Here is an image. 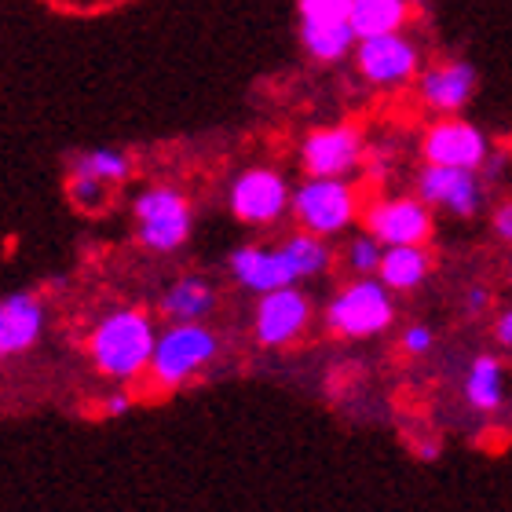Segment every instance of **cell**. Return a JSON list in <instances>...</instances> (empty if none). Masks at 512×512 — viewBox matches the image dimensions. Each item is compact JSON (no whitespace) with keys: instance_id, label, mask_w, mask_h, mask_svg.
I'll use <instances>...</instances> for the list:
<instances>
[{"instance_id":"1","label":"cell","mask_w":512,"mask_h":512,"mask_svg":"<svg viewBox=\"0 0 512 512\" xmlns=\"http://www.w3.org/2000/svg\"><path fill=\"white\" fill-rule=\"evenodd\" d=\"M158 326L143 308H114L88 333V359L114 384H132L150 370Z\"/></svg>"},{"instance_id":"2","label":"cell","mask_w":512,"mask_h":512,"mask_svg":"<svg viewBox=\"0 0 512 512\" xmlns=\"http://www.w3.org/2000/svg\"><path fill=\"white\" fill-rule=\"evenodd\" d=\"M348 63L366 88L395 96V92H406V88L417 85V77L428 63V52L425 41L414 30H399L381 33V37H363L355 44Z\"/></svg>"},{"instance_id":"3","label":"cell","mask_w":512,"mask_h":512,"mask_svg":"<svg viewBox=\"0 0 512 512\" xmlns=\"http://www.w3.org/2000/svg\"><path fill=\"white\" fill-rule=\"evenodd\" d=\"M322 322L341 341H374L392 330L395 322V293L377 275L348 278L322 311Z\"/></svg>"},{"instance_id":"4","label":"cell","mask_w":512,"mask_h":512,"mask_svg":"<svg viewBox=\"0 0 512 512\" xmlns=\"http://www.w3.org/2000/svg\"><path fill=\"white\" fill-rule=\"evenodd\" d=\"M366 198L355 180H337V176H304V183L293 187V205L289 216L300 231H311L319 238H337L355 220H363Z\"/></svg>"},{"instance_id":"5","label":"cell","mask_w":512,"mask_h":512,"mask_svg":"<svg viewBox=\"0 0 512 512\" xmlns=\"http://www.w3.org/2000/svg\"><path fill=\"white\" fill-rule=\"evenodd\" d=\"M220 355V337L205 322H169L158 333L154 359H150V388L158 392H176L187 381L209 370Z\"/></svg>"},{"instance_id":"6","label":"cell","mask_w":512,"mask_h":512,"mask_svg":"<svg viewBox=\"0 0 512 512\" xmlns=\"http://www.w3.org/2000/svg\"><path fill=\"white\" fill-rule=\"evenodd\" d=\"M297 37L311 63H348L359 44L352 26V0H297Z\"/></svg>"},{"instance_id":"7","label":"cell","mask_w":512,"mask_h":512,"mask_svg":"<svg viewBox=\"0 0 512 512\" xmlns=\"http://www.w3.org/2000/svg\"><path fill=\"white\" fill-rule=\"evenodd\" d=\"M300 169L304 176H337V180H355V172L366 169L370 158V136L355 121H333V125L311 128L300 139Z\"/></svg>"},{"instance_id":"8","label":"cell","mask_w":512,"mask_h":512,"mask_svg":"<svg viewBox=\"0 0 512 512\" xmlns=\"http://www.w3.org/2000/svg\"><path fill=\"white\" fill-rule=\"evenodd\" d=\"M132 216H136L139 246L150 253H176L191 238L194 209L180 187H169V183L147 187L132 205Z\"/></svg>"},{"instance_id":"9","label":"cell","mask_w":512,"mask_h":512,"mask_svg":"<svg viewBox=\"0 0 512 512\" xmlns=\"http://www.w3.org/2000/svg\"><path fill=\"white\" fill-rule=\"evenodd\" d=\"M417 154L425 165H447V169L483 172L494 158V143L476 121L461 118H432L417 136Z\"/></svg>"},{"instance_id":"10","label":"cell","mask_w":512,"mask_h":512,"mask_svg":"<svg viewBox=\"0 0 512 512\" xmlns=\"http://www.w3.org/2000/svg\"><path fill=\"white\" fill-rule=\"evenodd\" d=\"M227 205L231 216L246 227H275L289 216L293 205V187L271 165H249L227 187Z\"/></svg>"},{"instance_id":"11","label":"cell","mask_w":512,"mask_h":512,"mask_svg":"<svg viewBox=\"0 0 512 512\" xmlns=\"http://www.w3.org/2000/svg\"><path fill=\"white\" fill-rule=\"evenodd\" d=\"M476 88H480V74L469 59L439 55V59H428L410 92L428 118H454V114H465Z\"/></svg>"},{"instance_id":"12","label":"cell","mask_w":512,"mask_h":512,"mask_svg":"<svg viewBox=\"0 0 512 512\" xmlns=\"http://www.w3.org/2000/svg\"><path fill=\"white\" fill-rule=\"evenodd\" d=\"M363 227L381 238L384 246H428L436 231V209L417 194H381L366 202Z\"/></svg>"},{"instance_id":"13","label":"cell","mask_w":512,"mask_h":512,"mask_svg":"<svg viewBox=\"0 0 512 512\" xmlns=\"http://www.w3.org/2000/svg\"><path fill=\"white\" fill-rule=\"evenodd\" d=\"M414 194L436 213H450L458 220H472L487 202V180L483 172L447 169V165H425L414 176Z\"/></svg>"},{"instance_id":"14","label":"cell","mask_w":512,"mask_h":512,"mask_svg":"<svg viewBox=\"0 0 512 512\" xmlns=\"http://www.w3.org/2000/svg\"><path fill=\"white\" fill-rule=\"evenodd\" d=\"M311 297L304 289L286 286L275 293H264L253 311V337L260 348H289L297 344L311 326Z\"/></svg>"},{"instance_id":"15","label":"cell","mask_w":512,"mask_h":512,"mask_svg":"<svg viewBox=\"0 0 512 512\" xmlns=\"http://www.w3.org/2000/svg\"><path fill=\"white\" fill-rule=\"evenodd\" d=\"M227 271L238 286L264 297V293H275V289L297 286V275L289 267L282 246H260V242H249V246H238L227 260Z\"/></svg>"},{"instance_id":"16","label":"cell","mask_w":512,"mask_h":512,"mask_svg":"<svg viewBox=\"0 0 512 512\" xmlns=\"http://www.w3.org/2000/svg\"><path fill=\"white\" fill-rule=\"evenodd\" d=\"M44 333V304L33 293H8L0 297V355L30 352Z\"/></svg>"},{"instance_id":"17","label":"cell","mask_w":512,"mask_h":512,"mask_svg":"<svg viewBox=\"0 0 512 512\" xmlns=\"http://www.w3.org/2000/svg\"><path fill=\"white\" fill-rule=\"evenodd\" d=\"M417 0H352V26L363 37L414 30Z\"/></svg>"},{"instance_id":"18","label":"cell","mask_w":512,"mask_h":512,"mask_svg":"<svg viewBox=\"0 0 512 512\" xmlns=\"http://www.w3.org/2000/svg\"><path fill=\"white\" fill-rule=\"evenodd\" d=\"M216 308V286L202 275L176 278L165 297H161V315L169 322H205Z\"/></svg>"},{"instance_id":"19","label":"cell","mask_w":512,"mask_h":512,"mask_svg":"<svg viewBox=\"0 0 512 512\" xmlns=\"http://www.w3.org/2000/svg\"><path fill=\"white\" fill-rule=\"evenodd\" d=\"M505 395H509V384H505L502 359L491 352L476 355L465 370V403L480 414H498L505 406Z\"/></svg>"},{"instance_id":"20","label":"cell","mask_w":512,"mask_h":512,"mask_svg":"<svg viewBox=\"0 0 512 512\" xmlns=\"http://www.w3.org/2000/svg\"><path fill=\"white\" fill-rule=\"evenodd\" d=\"M428 275H432V253H428V246H384L377 278L392 293H414V289L425 286Z\"/></svg>"},{"instance_id":"21","label":"cell","mask_w":512,"mask_h":512,"mask_svg":"<svg viewBox=\"0 0 512 512\" xmlns=\"http://www.w3.org/2000/svg\"><path fill=\"white\" fill-rule=\"evenodd\" d=\"M278 246H282V253H286V260H289V267H293L297 282L322 278L333 267L330 238H319V235H311V231H300V227H297V231L282 238Z\"/></svg>"},{"instance_id":"22","label":"cell","mask_w":512,"mask_h":512,"mask_svg":"<svg viewBox=\"0 0 512 512\" xmlns=\"http://www.w3.org/2000/svg\"><path fill=\"white\" fill-rule=\"evenodd\" d=\"M70 172H88V176H96V180L110 183V187H118V183L128 180V172H132V161H128L125 150L118 147H92V150H81L74 154V165Z\"/></svg>"},{"instance_id":"23","label":"cell","mask_w":512,"mask_h":512,"mask_svg":"<svg viewBox=\"0 0 512 512\" xmlns=\"http://www.w3.org/2000/svg\"><path fill=\"white\" fill-rule=\"evenodd\" d=\"M341 260H344V267H348V275H355V278L377 275L384 260V242L377 235H370V231H359V235L348 238Z\"/></svg>"},{"instance_id":"24","label":"cell","mask_w":512,"mask_h":512,"mask_svg":"<svg viewBox=\"0 0 512 512\" xmlns=\"http://www.w3.org/2000/svg\"><path fill=\"white\" fill-rule=\"evenodd\" d=\"M66 194H70V202H74L77 209H85V213H96V209H103V205H107L110 183L96 180V176H88V172H70Z\"/></svg>"},{"instance_id":"25","label":"cell","mask_w":512,"mask_h":512,"mask_svg":"<svg viewBox=\"0 0 512 512\" xmlns=\"http://www.w3.org/2000/svg\"><path fill=\"white\" fill-rule=\"evenodd\" d=\"M432 348H436V330H432V326H425V322L403 326V333H399V352L410 355V359H421V355H428Z\"/></svg>"},{"instance_id":"26","label":"cell","mask_w":512,"mask_h":512,"mask_svg":"<svg viewBox=\"0 0 512 512\" xmlns=\"http://www.w3.org/2000/svg\"><path fill=\"white\" fill-rule=\"evenodd\" d=\"M491 227H494V235L502 238L505 246H512V198H505V202L494 209Z\"/></svg>"},{"instance_id":"27","label":"cell","mask_w":512,"mask_h":512,"mask_svg":"<svg viewBox=\"0 0 512 512\" xmlns=\"http://www.w3.org/2000/svg\"><path fill=\"white\" fill-rule=\"evenodd\" d=\"M487 308H491V289L469 286V293H465V311H469V315H483Z\"/></svg>"},{"instance_id":"28","label":"cell","mask_w":512,"mask_h":512,"mask_svg":"<svg viewBox=\"0 0 512 512\" xmlns=\"http://www.w3.org/2000/svg\"><path fill=\"white\" fill-rule=\"evenodd\" d=\"M103 403H107V414L125 417L128 410H132V392H128V388H114V392H110Z\"/></svg>"},{"instance_id":"29","label":"cell","mask_w":512,"mask_h":512,"mask_svg":"<svg viewBox=\"0 0 512 512\" xmlns=\"http://www.w3.org/2000/svg\"><path fill=\"white\" fill-rule=\"evenodd\" d=\"M494 341L502 344V348H512V308H505L494 322Z\"/></svg>"},{"instance_id":"30","label":"cell","mask_w":512,"mask_h":512,"mask_svg":"<svg viewBox=\"0 0 512 512\" xmlns=\"http://www.w3.org/2000/svg\"><path fill=\"white\" fill-rule=\"evenodd\" d=\"M63 4H77L81 11H92V8H103V4H110V0H63Z\"/></svg>"},{"instance_id":"31","label":"cell","mask_w":512,"mask_h":512,"mask_svg":"<svg viewBox=\"0 0 512 512\" xmlns=\"http://www.w3.org/2000/svg\"><path fill=\"white\" fill-rule=\"evenodd\" d=\"M509 286H512V264H509Z\"/></svg>"},{"instance_id":"32","label":"cell","mask_w":512,"mask_h":512,"mask_svg":"<svg viewBox=\"0 0 512 512\" xmlns=\"http://www.w3.org/2000/svg\"><path fill=\"white\" fill-rule=\"evenodd\" d=\"M0 366H4V355H0Z\"/></svg>"}]
</instances>
